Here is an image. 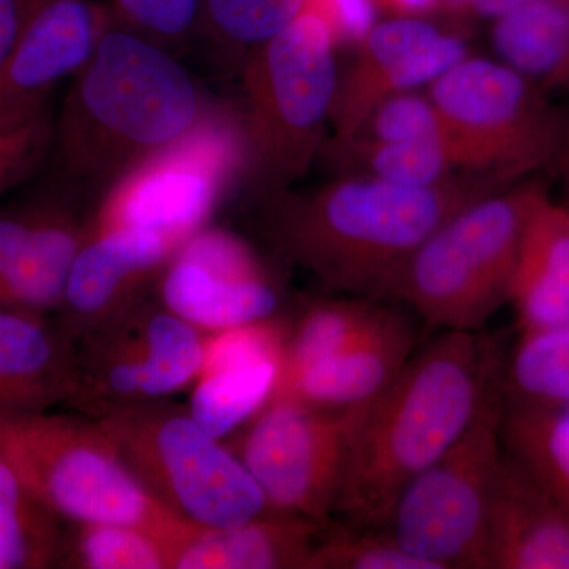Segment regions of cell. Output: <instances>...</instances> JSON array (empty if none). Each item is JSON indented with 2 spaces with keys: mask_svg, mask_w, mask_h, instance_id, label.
Returning a JSON list of instances; mask_svg holds the SVG:
<instances>
[{
  "mask_svg": "<svg viewBox=\"0 0 569 569\" xmlns=\"http://www.w3.org/2000/svg\"><path fill=\"white\" fill-rule=\"evenodd\" d=\"M501 377L496 340L479 331H445L411 355L367 406L336 512L348 526L383 530L400 492L463 436Z\"/></svg>",
  "mask_w": 569,
  "mask_h": 569,
  "instance_id": "3957f363",
  "label": "cell"
},
{
  "mask_svg": "<svg viewBox=\"0 0 569 569\" xmlns=\"http://www.w3.org/2000/svg\"><path fill=\"white\" fill-rule=\"evenodd\" d=\"M142 488L197 529H228L269 512L241 459L167 399L97 418Z\"/></svg>",
  "mask_w": 569,
  "mask_h": 569,
  "instance_id": "52a82bcc",
  "label": "cell"
},
{
  "mask_svg": "<svg viewBox=\"0 0 569 569\" xmlns=\"http://www.w3.org/2000/svg\"><path fill=\"white\" fill-rule=\"evenodd\" d=\"M287 332L288 325L277 316L254 323L208 332L203 369L200 373L261 362L280 365Z\"/></svg>",
  "mask_w": 569,
  "mask_h": 569,
  "instance_id": "e575fe53",
  "label": "cell"
},
{
  "mask_svg": "<svg viewBox=\"0 0 569 569\" xmlns=\"http://www.w3.org/2000/svg\"><path fill=\"white\" fill-rule=\"evenodd\" d=\"M429 96L452 126L508 182L553 168L568 116L511 66L468 54L438 77Z\"/></svg>",
  "mask_w": 569,
  "mask_h": 569,
  "instance_id": "7c38bea8",
  "label": "cell"
},
{
  "mask_svg": "<svg viewBox=\"0 0 569 569\" xmlns=\"http://www.w3.org/2000/svg\"><path fill=\"white\" fill-rule=\"evenodd\" d=\"M62 519L0 456V569L58 567Z\"/></svg>",
  "mask_w": 569,
  "mask_h": 569,
  "instance_id": "d4e9b609",
  "label": "cell"
},
{
  "mask_svg": "<svg viewBox=\"0 0 569 569\" xmlns=\"http://www.w3.org/2000/svg\"><path fill=\"white\" fill-rule=\"evenodd\" d=\"M318 157L335 167L339 176H370L408 186H433L468 173L447 149L426 142L328 138Z\"/></svg>",
  "mask_w": 569,
  "mask_h": 569,
  "instance_id": "cb8c5ba5",
  "label": "cell"
},
{
  "mask_svg": "<svg viewBox=\"0 0 569 569\" xmlns=\"http://www.w3.org/2000/svg\"><path fill=\"white\" fill-rule=\"evenodd\" d=\"M40 213V193L0 209V282L20 261Z\"/></svg>",
  "mask_w": 569,
  "mask_h": 569,
  "instance_id": "74e56055",
  "label": "cell"
},
{
  "mask_svg": "<svg viewBox=\"0 0 569 569\" xmlns=\"http://www.w3.org/2000/svg\"><path fill=\"white\" fill-rule=\"evenodd\" d=\"M179 247L167 236L138 228L88 230L52 321L63 336L78 339L151 293Z\"/></svg>",
  "mask_w": 569,
  "mask_h": 569,
  "instance_id": "9a60e30c",
  "label": "cell"
},
{
  "mask_svg": "<svg viewBox=\"0 0 569 569\" xmlns=\"http://www.w3.org/2000/svg\"><path fill=\"white\" fill-rule=\"evenodd\" d=\"M356 48L353 63L337 82L331 140L355 137L388 97L432 84L470 51L466 40L421 17L376 22Z\"/></svg>",
  "mask_w": 569,
  "mask_h": 569,
  "instance_id": "5bb4252c",
  "label": "cell"
},
{
  "mask_svg": "<svg viewBox=\"0 0 569 569\" xmlns=\"http://www.w3.org/2000/svg\"><path fill=\"white\" fill-rule=\"evenodd\" d=\"M326 526L266 512L228 529H197L176 549L173 569H307Z\"/></svg>",
  "mask_w": 569,
  "mask_h": 569,
  "instance_id": "44dd1931",
  "label": "cell"
},
{
  "mask_svg": "<svg viewBox=\"0 0 569 569\" xmlns=\"http://www.w3.org/2000/svg\"><path fill=\"white\" fill-rule=\"evenodd\" d=\"M440 7L452 11H467L468 0H438Z\"/></svg>",
  "mask_w": 569,
  "mask_h": 569,
  "instance_id": "7bdbcfd3",
  "label": "cell"
},
{
  "mask_svg": "<svg viewBox=\"0 0 569 569\" xmlns=\"http://www.w3.org/2000/svg\"><path fill=\"white\" fill-rule=\"evenodd\" d=\"M244 156L239 112L222 103L189 137L112 183L89 211L88 230L138 228L182 246L242 181Z\"/></svg>",
  "mask_w": 569,
  "mask_h": 569,
  "instance_id": "9c48e42d",
  "label": "cell"
},
{
  "mask_svg": "<svg viewBox=\"0 0 569 569\" xmlns=\"http://www.w3.org/2000/svg\"><path fill=\"white\" fill-rule=\"evenodd\" d=\"M488 568L569 569V511L505 455L489 512Z\"/></svg>",
  "mask_w": 569,
  "mask_h": 569,
  "instance_id": "ac0fdd59",
  "label": "cell"
},
{
  "mask_svg": "<svg viewBox=\"0 0 569 569\" xmlns=\"http://www.w3.org/2000/svg\"><path fill=\"white\" fill-rule=\"evenodd\" d=\"M306 11V0H204L197 39H203L223 69L247 61Z\"/></svg>",
  "mask_w": 569,
  "mask_h": 569,
  "instance_id": "484cf974",
  "label": "cell"
},
{
  "mask_svg": "<svg viewBox=\"0 0 569 569\" xmlns=\"http://www.w3.org/2000/svg\"><path fill=\"white\" fill-rule=\"evenodd\" d=\"M204 0H110L112 20L164 50L178 52L197 39Z\"/></svg>",
  "mask_w": 569,
  "mask_h": 569,
  "instance_id": "836d02e7",
  "label": "cell"
},
{
  "mask_svg": "<svg viewBox=\"0 0 569 569\" xmlns=\"http://www.w3.org/2000/svg\"><path fill=\"white\" fill-rule=\"evenodd\" d=\"M355 137L440 146L452 153L468 173L497 174L490 170L478 149L452 126L429 93L408 91L388 97L370 112Z\"/></svg>",
  "mask_w": 569,
  "mask_h": 569,
  "instance_id": "f1b7e54d",
  "label": "cell"
},
{
  "mask_svg": "<svg viewBox=\"0 0 569 569\" xmlns=\"http://www.w3.org/2000/svg\"><path fill=\"white\" fill-rule=\"evenodd\" d=\"M306 11L323 18L339 48L356 47L377 22L373 0H306Z\"/></svg>",
  "mask_w": 569,
  "mask_h": 569,
  "instance_id": "8d00e7d4",
  "label": "cell"
},
{
  "mask_svg": "<svg viewBox=\"0 0 569 569\" xmlns=\"http://www.w3.org/2000/svg\"><path fill=\"white\" fill-rule=\"evenodd\" d=\"M44 0H0V69Z\"/></svg>",
  "mask_w": 569,
  "mask_h": 569,
  "instance_id": "f35d334b",
  "label": "cell"
},
{
  "mask_svg": "<svg viewBox=\"0 0 569 569\" xmlns=\"http://www.w3.org/2000/svg\"><path fill=\"white\" fill-rule=\"evenodd\" d=\"M492 47L546 92L569 91V0H531L498 18Z\"/></svg>",
  "mask_w": 569,
  "mask_h": 569,
  "instance_id": "603a6c76",
  "label": "cell"
},
{
  "mask_svg": "<svg viewBox=\"0 0 569 569\" xmlns=\"http://www.w3.org/2000/svg\"><path fill=\"white\" fill-rule=\"evenodd\" d=\"M369 403L326 410L269 402L246 422L231 451L260 486L269 512L328 523Z\"/></svg>",
  "mask_w": 569,
  "mask_h": 569,
  "instance_id": "8fae6325",
  "label": "cell"
},
{
  "mask_svg": "<svg viewBox=\"0 0 569 569\" xmlns=\"http://www.w3.org/2000/svg\"><path fill=\"white\" fill-rule=\"evenodd\" d=\"M509 302L520 332L569 323V208L549 194L527 223Z\"/></svg>",
  "mask_w": 569,
  "mask_h": 569,
  "instance_id": "7402d4cb",
  "label": "cell"
},
{
  "mask_svg": "<svg viewBox=\"0 0 569 569\" xmlns=\"http://www.w3.org/2000/svg\"><path fill=\"white\" fill-rule=\"evenodd\" d=\"M328 526L313 546L307 569H430L400 548L387 530Z\"/></svg>",
  "mask_w": 569,
  "mask_h": 569,
  "instance_id": "d6a6232c",
  "label": "cell"
},
{
  "mask_svg": "<svg viewBox=\"0 0 569 569\" xmlns=\"http://www.w3.org/2000/svg\"><path fill=\"white\" fill-rule=\"evenodd\" d=\"M503 388L463 436L397 497L387 530L430 569L488 568L489 512L505 455Z\"/></svg>",
  "mask_w": 569,
  "mask_h": 569,
  "instance_id": "ba28073f",
  "label": "cell"
},
{
  "mask_svg": "<svg viewBox=\"0 0 569 569\" xmlns=\"http://www.w3.org/2000/svg\"><path fill=\"white\" fill-rule=\"evenodd\" d=\"M529 2L531 0H468L467 11L477 17L496 21L503 14H508L509 11L519 9Z\"/></svg>",
  "mask_w": 569,
  "mask_h": 569,
  "instance_id": "60d3db41",
  "label": "cell"
},
{
  "mask_svg": "<svg viewBox=\"0 0 569 569\" xmlns=\"http://www.w3.org/2000/svg\"><path fill=\"white\" fill-rule=\"evenodd\" d=\"M56 182L40 193V213L28 247L0 282V307L51 317L61 306L74 260L88 236L89 212Z\"/></svg>",
  "mask_w": 569,
  "mask_h": 569,
  "instance_id": "ffe728a7",
  "label": "cell"
},
{
  "mask_svg": "<svg viewBox=\"0 0 569 569\" xmlns=\"http://www.w3.org/2000/svg\"><path fill=\"white\" fill-rule=\"evenodd\" d=\"M553 168L559 170L561 179H563L565 189L568 194V208H569V116L567 121V129H565L563 141H561L560 152L557 156L556 164Z\"/></svg>",
  "mask_w": 569,
  "mask_h": 569,
  "instance_id": "b9f144b4",
  "label": "cell"
},
{
  "mask_svg": "<svg viewBox=\"0 0 569 569\" xmlns=\"http://www.w3.org/2000/svg\"><path fill=\"white\" fill-rule=\"evenodd\" d=\"M546 194L523 179L468 204L411 254L388 298L432 328L479 331L509 302L527 223Z\"/></svg>",
  "mask_w": 569,
  "mask_h": 569,
  "instance_id": "5b68a950",
  "label": "cell"
},
{
  "mask_svg": "<svg viewBox=\"0 0 569 569\" xmlns=\"http://www.w3.org/2000/svg\"><path fill=\"white\" fill-rule=\"evenodd\" d=\"M58 567L77 569H173L181 542L123 523H71Z\"/></svg>",
  "mask_w": 569,
  "mask_h": 569,
  "instance_id": "f546056e",
  "label": "cell"
},
{
  "mask_svg": "<svg viewBox=\"0 0 569 569\" xmlns=\"http://www.w3.org/2000/svg\"><path fill=\"white\" fill-rule=\"evenodd\" d=\"M206 336L157 299L142 296L73 340L69 406L102 418L168 399L203 369Z\"/></svg>",
  "mask_w": 569,
  "mask_h": 569,
  "instance_id": "30bf717a",
  "label": "cell"
},
{
  "mask_svg": "<svg viewBox=\"0 0 569 569\" xmlns=\"http://www.w3.org/2000/svg\"><path fill=\"white\" fill-rule=\"evenodd\" d=\"M111 24L108 3L44 0L0 69V126L50 104L56 86L84 66Z\"/></svg>",
  "mask_w": 569,
  "mask_h": 569,
  "instance_id": "2e32d148",
  "label": "cell"
},
{
  "mask_svg": "<svg viewBox=\"0 0 569 569\" xmlns=\"http://www.w3.org/2000/svg\"><path fill=\"white\" fill-rule=\"evenodd\" d=\"M501 440L508 456L569 511V406L505 407Z\"/></svg>",
  "mask_w": 569,
  "mask_h": 569,
  "instance_id": "4316f807",
  "label": "cell"
},
{
  "mask_svg": "<svg viewBox=\"0 0 569 569\" xmlns=\"http://www.w3.org/2000/svg\"><path fill=\"white\" fill-rule=\"evenodd\" d=\"M377 10L387 11L391 17H421L440 9L438 0H373Z\"/></svg>",
  "mask_w": 569,
  "mask_h": 569,
  "instance_id": "ab89813d",
  "label": "cell"
},
{
  "mask_svg": "<svg viewBox=\"0 0 569 569\" xmlns=\"http://www.w3.org/2000/svg\"><path fill=\"white\" fill-rule=\"evenodd\" d=\"M413 343L406 318L380 307L361 335L337 353L307 367L269 402H298L326 410L365 406L391 385L407 365Z\"/></svg>",
  "mask_w": 569,
  "mask_h": 569,
  "instance_id": "e0dca14e",
  "label": "cell"
},
{
  "mask_svg": "<svg viewBox=\"0 0 569 569\" xmlns=\"http://www.w3.org/2000/svg\"><path fill=\"white\" fill-rule=\"evenodd\" d=\"M153 293L167 309L204 332L277 316L280 293L241 236L206 227L163 266Z\"/></svg>",
  "mask_w": 569,
  "mask_h": 569,
  "instance_id": "4fadbf2b",
  "label": "cell"
},
{
  "mask_svg": "<svg viewBox=\"0 0 569 569\" xmlns=\"http://www.w3.org/2000/svg\"><path fill=\"white\" fill-rule=\"evenodd\" d=\"M511 183L467 173L433 186L346 174L263 200L280 252L329 290L388 298L411 254L441 224Z\"/></svg>",
  "mask_w": 569,
  "mask_h": 569,
  "instance_id": "7a4b0ae2",
  "label": "cell"
},
{
  "mask_svg": "<svg viewBox=\"0 0 569 569\" xmlns=\"http://www.w3.org/2000/svg\"><path fill=\"white\" fill-rule=\"evenodd\" d=\"M378 310L380 307L370 302L351 299H329L307 307L298 321L288 326L272 396L290 387L307 367L347 347L372 323Z\"/></svg>",
  "mask_w": 569,
  "mask_h": 569,
  "instance_id": "83f0119b",
  "label": "cell"
},
{
  "mask_svg": "<svg viewBox=\"0 0 569 569\" xmlns=\"http://www.w3.org/2000/svg\"><path fill=\"white\" fill-rule=\"evenodd\" d=\"M331 29L305 11L241 70L242 182L261 201L307 174L331 129L339 70Z\"/></svg>",
  "mask_w": 569,
  "mask_h": 569,
  "instance_id": "277c9868",
  "label": "cell"
},
{
  "mask_svg": "<svg viewBox=\"0 0 569 569\" xmlns=\"http://www.w3.org/2000/svg\"><path fill=\"white\" fill-rule=\"evenodd\" d=\"M277 373V362L200 373L190 397V415L209 436L222 440L268 403Z\"/></svg>",
  "mask_w": 569,
  "mask_h": 569,
  "instance_id": "4dcf8cb0",
  "label": "cell"
},
{
  "mask_svg": "<svg viewBox=\"0 0 569 569\" xmlns=\"http://www.w3.org/2000/svg\"><path fill=\"white\" fill-rule=\"evenodd\" d=\"M52 133L50 104L0 127V197L29 181L51 159Z\"/></svg>",
  "mask_w": 569,
  "mask_h": 569,
  "instance_id": "d590c367",
  "label": "cell"
},
{
  "mask_svg": "<svg viewBox=\"0 0 569 569\" xmlns=\"http://www.w3.org/2000/svg\"><path fill=\"white\" fill-rule=\"evenodd\" d=\"M0 456L70 523H123L178 542L197 530L142 488L96 419L50 411L0 418Z\"/></svg>",
  "mask_w": 569,
  "mask_h": 569,
  "instance_id": "8992f818",
  "label": "cell"
},
{
  "mask_svg": "<svg viewBox=\"0 0 569 569\" xmlns=\"http://www.w3.org/2000/svg\"><path fill=\"white\" fill-rule=\"evenodd\" d=\"M508 406H569V323L520 332L507 372Z\"/></svg>",
  "mask_w": 569,
  "mask_h": 569,
  "instance_id": "1f68e13d",
  "label": "cell"
},
{
  "mask_svg": "<svg viewBox=\"0 0 569 569\" xmlns=\"http://www.w3.org/2000/svg\"><path fill=\"white\" fill-rule=\"evenodd\" d=\"M220 104L174 52L112 20L71 77L54 118L56 182L97 201L138 164L189 137Z\"/></svg>",
  "mask_w": 569,
  "mask_h": 569,
  "instance_id": "6da1fadb",
  "label": "cell"
},
{
  "mask_svg": "<svg viewBox=\"0 0 569 569\" xmlns=\"http://www.w3.org/2000/svg\"><path fill=\"white\" fill-rule=\"evenodd\" d=\"M73 340L50 317L0 307V418L69 402Z\"/></svg>",
  "mask_w": 569,
  "mask_h": 569,
  "instance_id": "d6986e66",
  "label": "cell"
}]
</instances>
